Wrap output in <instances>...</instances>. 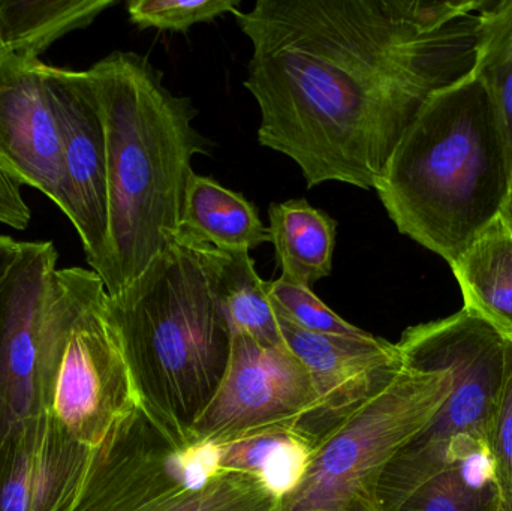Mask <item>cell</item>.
I'll return each instance as SVG.
<instances>
[{"label":"cell","mask_w":512,"mask_h":511,"mask_svg":"<svg viewBox=\"0 0 512 511\" xmlns=\"http://www.w3.org/2000/svg\"><path fill=\"white\" fill-rule=\"evenodd\" d=\"M221 293L231 332H242L265 347L285 344L276 312L249 251H224Z\"/></svg>","instance_id":"cell-21"},{"label":"cell","mask_w":512,"mask_h":511,"mask_svg":"<svg viewBox=\"0 0 512 511\" xmlns=\"http://www.w3.org/2000/svg\"><path fill=\"white\" fill-rule=\"evenodd\" d=\"M276 317L286 347L306 366L321 402L306 431L313 444L405 368L397 345L385 339L319 335Z\"/></svg>","instance_id":"cell-13"},{"label":"cell","mask_w":512,"mask_h":511,"mask_svg":"<svg viewBox=\"0 0 512 511\" xmlns=\"http://www.w3.org/2000/svg\"><path fill=\"white\" fill-rule=\"evenodd\" d=\"M240 0H132L129 17L140 29L186 33L192 26L209 23L225 14L237 15Z\"/></svg>","instance_id":"cell-24"},{"label":"cell","mask_w":512,"mask_h":511,"mask_svg":"<svg viewBox=\"0 0 512 511\" xmlns=\"http://www.w3.org/2000/svg\"><path fill=\"white\" fill-rule=\"evenodd\" d=\"M472 74L495 104L512 168V0H484L478 12Z\"/></svg>","instance_id":"cell-20"},{"label":"cell","mask_w":512,"mask_h":511,"mask_svg":"<svg viewBox=\"0 0 512 511\" xmlns=\"http://www.w3.org/2000/svg\"><path fill=\"white\" fill-rule=\"evenodd\" d=\"M268 219L280 278L312 288L331 275L337 222L330 215L300 198L270 204Z\"/></svg>","instance_id":"cell-17"},{"label":"cell","mask_w":512,"mask_h":511,"mask_svg":"<svg viewBox=\"0 0 512 511\" xmlns=\"http://www.w3.org/2000/svg\"><path fill=\"white\" fill-rule=\"evenodd\" d=\"M222 260L224 251L177 231L137 281L108 296L144 404L186 432L218 390L230 357Z\"/></svg>","instance_id":"cell-4"},{"label":"cell","mask_w":512,"mask_h":511,"mask_svg":"<svg viewBox=\"0 0 512 511\" xmlns=\"http://www.w3.org/2000/svg\"><path fill=\"white\" fill-rule=\"evenodd\" d=\"M483 5L258 0L240 11L259 144L292 159L307 188L375 189L427 99L474 71Z\"/></svg>","instance_id":"cell-1"},{"label":"cell","mask_w":512,"mask_h":511,"mask_svg":"<svg viewBox=\"0 0 512 511\" xmlns=\"http://www.w3.org/2000/svg\"><path fill=\"white\" fill-rule=\"evenodd\" d=\"M268 296L276 314L306 332L345 338H366L370 335L331 311L312 288L279 278L268 282Z\"/></svg>","instance_id":"cell-23"},{"label":"cell","mask_w":512,"mask_h":511,"mask_svg":"<svg viewBox=\"0 0 512 511\" xmlns=\"http://www.w3.org/2000/svg\"><path fill=\"white\" fill-rule=\"evenodd\" d=\"M218 452L221 470L255 477L280 501L303 480L313 443L298 432L282 431L222 444Z\"/></svg>","instance_id":"cell-19"},{"label":"cell","mask_w":512,"mask_h":511,"mask_svg":"<svg viewBox=\"0 0 512 511\" xmlns=\"http://www.w3.org/2000/svg\"><path fill=\"white\" fill-rule=\"evenodd\" d=\"M511 188L495 104L471 74L427 99L375 191L399 233L451 266L504 215Z\"/></svg>","instance_id":"cell-3"},{"label":"cell","mask_w":512,"mask_h":511,"mask_svg":"<svg viewBox=\"0 0 512 511\" xmlns=\"http://www.w3.org/2000/svg\"><path fill=\"white\" fill-rule=\"evenodd\" d=\"M108 293L96 276L78 306L50 381L48 413L78 443L99 447L143 404Z\"/></svg>","instance_id":"cell-9"},{"label":"cell","mask_w":512,"mask_h":511,"mask_svg":"<svg viewBox=\"0 0 512 511\" xmlns=\"http://www.w3.org/2000/svg\"><path fill=\"white\" fill-rule=\"evenodd\" d=\"M487 449L498 489L512 495V341L504 383L489 426Z\"/></svg>","instance_id":"cell-25"},{"label":"cell","mask_w":512,"mask_h":511,"mask_svg":"<svg viewBox=\"0 0 512 511\" xmlns=\"http://www.w3.org/2000/svg\"><path fill=\"white\" fill-rule=\"evenodd\" d=\"M396 345L406 365L445 366L454 384L435 419L385 470L378 489L379 511H399L448 468L489 455L487 435L511 339L463 308L442 320L409 327Z\"/></svg>","instance_id":"cell-5"},{"label":"cell","mask_w":512,"mask_h":511,"mask_svg":"<svg viewBox=\"0 0 512 511\" xmlns=\"http://www.w3.org/2000/svg\"><path fill=\"white\" fill-rule=\"evenodd\" d=\"M45 87L62 138L63 213L74 225L93 272L107 278V134L87 71L44 65Z\"/></svg>","instance_id":"cell-11"},{"label":"cell","mask_w":512,"mask_h":511,"mask_svg":"<svg viewBox=\"0 0 512 511\" xmlns=\"http://www.w3.org/2000/svg\"><path fill=\"white\" fill-rule=\"evenodd\" d=\"M117 0H0V56L39 59L66 33L92 24Z\"/></svg>","instance_id":"cell-18"},{"label":"cell","mask_w":512,"mask_h":511,"mask_svg":"<svg viewBox=\"0 0 512 511\" xmlns=\"http://www.w3.org/2000/svg\"><path fill=\"white\" fill-rule=\"evenodd\" d=\"M453 384L445 366L405 363L391 383L315 441L303 480L277 511H379L385 470L435 419Z\"/></svg>","instance_id":"cell-7"},{"label":"cell","mask_w":512,"mask_h":511,"mask_svg":"<svg viewBox=\"0 0 512 511\" xmlns=\"http://www.w3.org/2000/svg\"><path fill=\"white\" fill-rule=\"evenodd\" d=\"M496 491L492 459L478 455L430 480L399 511H484Z\"/></svg>","instance_id":"cell-22"},{"label":"cell","mask_w":512,"mask_h":511,"mask_svg":"<svg viewBox=\"0 0 512 511\" xmlns=\"http://www.w3.org/2000/svg\"><path fill=\"white\" fill-rule=\"evenodd\" d=\"M463 308L512 339V225L496 218L451 264Z\"/></svg>","instance_id":"cell-15"},{"label":"cell","mask_w":512,"mask_h":511,"mask_svg":"<svg viewBox=\"0 0 512 511\" xmlns=\"http://www.w3.org/2000/svg\"><path fill=\"white\" fill-rule=\"evenodd\" d=\"M39 59L0 56V164L63 212L62 138Z\"/></svg>","instance_id":"cell-14"},{"label":"cell","mask_w":512,"mask_h":511,"mask_svg":"<svg viewBox=\"0 0 512 511\" xmlns=\"http://www.w3.org/2000/svg\"><path fill=\"white\" fill-rule=\"evenodd\" d=\"M484 511H512V495L498 489Z\"/></svg>","instance_id":"cell-28"},{"label":"cell","mask_w":512,"mask_h":511,"mask_svg":"<svg viewBox=\"0 0 512 511\" xmlns=\"http://www.w3.org/2000/svg\"><path fill=\"white\" fill-rule=\"evenodd\" d=\"M505 219L512 225V188L510 192V198H508L507 207H505L504 212Z\"/></svg>","instance_id":"cell-29"},{"label":"cell","mask_w":512,"mask_h":511,"mask_svg":"<svg viewBox=\"0 0 512 511\" xmlns=\"http://www.w3.org/2000/svg\"><path fill=\"white\" fill-rule=\"evenodd\" d=\"M249 474L219 467L218 446L194 440L141 404L99 447L72 511H277Z\"/></svg>","instance_id":"cell-6"},{"label":"cell","mask_w":512,"mask_h":511,"mask_svg":"<svg viewBox=\"0 0 512 511\" xmlns=\"http://www.w3.org/2000/svg\"><path fill=\"white\" fill-rule=\"evenodd\" d=\"M99 447L75 441L51 413L21 423L0 441V511L74 510Z\"/></svg>","instance_id":"cell-12"},{"label":"cell","mask_w":512,"mask_h":511,"mask_svg":"<svg viewBox=\"0 0 512 511\" xmlns=\"http://www.w3.org/2000/svg\"><path fill=\"white\" fill-rule=\"evenodd\" d=\"M511 341H512V339H511Z\"/></svg>","instance_id":"cell-31"},{"label":"cell","mask_w":512,"mask_h":511,"mask_svg":"<svg viewBox=\"0 0 512 511\" xmlns=\"http://www.w3.org/2000/svg\"><path fill=\"white\" fill-rule=\"evenodd\" d=\"M179 233L219 251H251L271 243L270 230L254 204L212 177L195 174L189 182Z\"/></svg>","instance_id":"cell-16"},{"label":"cell","mask_w":512,"mask_h":511,"mask_svg":"<svg viewBox=\"0 0 512 511\" xmlns=\"http://www.w3.org/2000/svg\"><path fill=\"white\" fill-rule=\"evenodd\" d=\"M107 134L108 248L104 279L117 296L177 233L192 159L210 155L212 141L194 128L198 110L164 84L146 57L116 51L87 69Z\"/></svg>","instance_id":"cell-2"},{"label":"cell","mask_w":512,"mask_h":511,"mask_svg":"<svg viewBox=\"0 0 512 511\" xmlns=\"http://www.w3.org/2000/svg\"><path fill=\"white\" fill-rule=\"evenodd\" d=\"M348 511H378V510L370 509V507H366V506H355V507H352V509H349Z\"/></svg>","instance_id":"cell-30"},{"label":"cell","mask_w":512,"mask_h":511,"mask_svg":"<svg viewBox=\"0 0 512 511\" xmlns=\"http://www.w3.org/2000/svg\"><path fill=\"white\" fill-rule=\"evenodd\" d=\"M319 408L309 371L286 344L265 347L233 332L224 377L188 432L215 446L282 431L306 437Z\"/></svg>","instance_id":"cell-10"},{"label":"cell","mask_w":512,"mask_h":511,"mask_svg":"<svg viewBox=\"0 0 512 511\" xmlns=\"http://www.w3.org/2000/svg\"><path fill=\"white\" fill-rule=\"evenodd\" d=\"M23 183L0 164V224L15 230L29 225L30 210L21 194Z\"/></svg>","instance_id":"cell-26"},{"label":"cell","mask_w":512,"mask_h":511,"mask_svg":"<svg viewBox=\"0 0 512 511\" xmlns=\"http://www.w3.org/2000/svg\"><path fill=\"white\" fill-rule=\"evenodd\" d=\"M51 242H21L0 282V441L48 413L51 374L69 324L98 273L57 267Z\"/></svg>","instance_id":"cell-8"},{"label":"cell","mask_w":512,"mask_h":511,"mask_svg":"<svg viewBox=\"0 0 512 511\" xmlns=\"http://www.w3.org/2000/svg\"><path fill=\"white\" fill-rule=\"evenodd\" d=\"M21 242L12 239V237L0 234V282L5 278L8 270L14 264L18 252H20Z\"/></svg>","instance_id":"cell-27"}]
</instances>
